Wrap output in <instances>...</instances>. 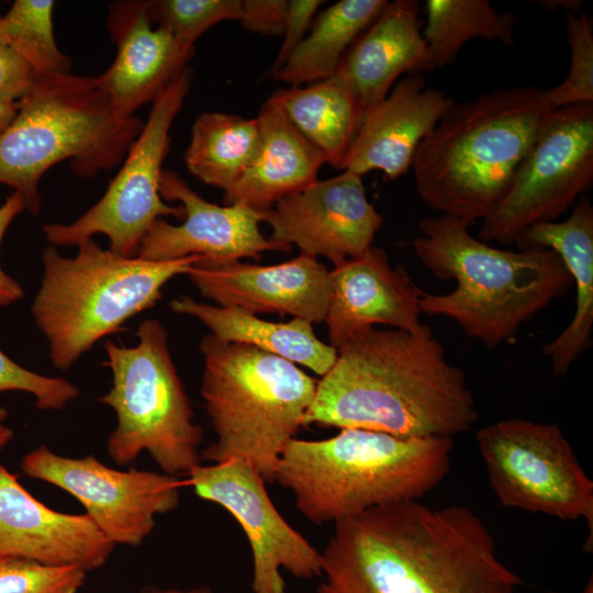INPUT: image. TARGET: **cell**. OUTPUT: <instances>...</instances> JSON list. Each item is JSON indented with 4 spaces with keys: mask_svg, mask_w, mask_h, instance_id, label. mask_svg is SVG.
<instances>
[{
    "mask_svg": "<svg viewBox=\"0 0 593 593\" xmlns=\"http://www.w3.org/2000/svg\"><path fill=\"white\" fill-rule=\"evenodd\" d=\"M321 558L313 593H514L524 583L472 510L419 500L335 523Z\"/></svg>",
    "mask_w": 593,
    "mask_h": 593,
    "instance_id": "6da1fadb",
    "label": "cell"
},
{
    "mask_svg": "<svg viewBox=\"0 0 593 593\" xmlns=\"http://www.w3.org/2000/svg\"><path fill=\"white\" fill-rule=\"evenodd\" d=\"M478 419L466 373L422 324L412 332L373 327L339 347L303 426L454 438Z\"/></svg>",
    "mask_w": 593,
    "mask_h": 593,
    "instance_id": "7a4b0ae2",
    "label": "cell"
},
{
    "mask_svg": "<svg viewBox=\"0 0 593 593\" xmlns=\"http://www.w3.org/2000/svg\"><path fill=\"white\" fill-rule=\"evenodd\" d=\"M555 110L547 89L536 86L499 89L455 103L413 155L421 200L469 226L483 221Z\"/></svg>",
    "mask_w": 593,
    "mask_h": 593,
    "instance_id": "3957f363",
    "label": "cell"
},
{
    "mask_svg": "<svg viewBox=\"0 0 593 593\" xmlns=\"http://www.w3.org/2000/svg\"><path fill=\"white\" fill-rule=\"evenodd\" d=\"M448 215L423 217L412 246L438 279L455 280L445 294L422 292L424 314L452 320L466 335L493 349L567 294L573 278L550 249L506 250L475 238Z\"/></svg>",
    "mask_w": 593,
    "mask_h": 593,
    "instance_id": "277c9868",
    "label": "cell"
},
{
    "mask_svg": "<svg viewBox=\"0 0 593 593\" xmlns=\"http://www.w3.org/2000/svg\"><path fill=\"white\" fill-rule=\"evenodd\" d=\"M454 439L403 438L345 428L325 439L293 438L275 471L310 522L337 523L369 508L419 500L449 473Z\"/></svg>",
    "mask_w": 593,
    "mask_h": 593,
    "instance_id": "5b68a950",
    "label": "cell"
},
{
    "mask_svg": "<svg viewBox=\"0 0 593 593\" xmlns=\"http://www.w3.org/2000/svg\"><path fill=\"white\" fill-rule=\"evenodd\" d=\"M143 125L135 115L121 118L113 111L97 77L42 76L0 134V183L13 188L35 215L42 205L40 181L49 168L70 160L82 178L112 169Z\"/></svg>",
    "mask_w": 593,
    "mask_h": 593,
    "instance_id": "8992f818",
    "label": "cell"
},
{
    "mask_svg": "<svg viewBox=\"0 0 593 593\" xmlns=\"http://www.w3.org/2000/svg\"><path fill=\"white\" fill-rule=\"evenodd\" d=\"M200 351L201 395L216 435L201 459H238L273 482L282 451L303 426L317 381L287 359L211 334L202 338Z\"/></svg>",
    "mask_w": 593,
    "mask_h": 593,
    "instance_id": "52a82bcc",
    "label": "cell"
},
{
    "mask_svg": "<svg viewBox=\"0 0 593 593\" xmlns=\"http://www.w3.org/2000/svg\"><path fill=\"white\" fill-rule=\"evenodd\" d=\"M75 257L53 245L43 251L44 275L31 311L49 346L54 368L69 369L102 338L120 332L138 313L153 307L164 286L187 275L202 256L153 261L125 257L80 243Z\"/></svg>",
    "mask_w": 593,
    "mask_h": 593,
    "instance_id": "ba28073f",
    "label": "cell"
},
{
    "mask_svg": "<svg viewBox=\"0 0 593 593\" xmlns=\"http://www.w3.org/2000/svg\"><path fill=\"white\" fill-rule=\"evenodd\" d=\"M138 343L126 347L104 342V365L112 385L99 401L116 415L107 452L119 466L133 462L146 451L161 472L186 477L201 465L203 430L172 361L168 334L153 318L137 328Z\"/></svg>",
    "mask_w": 593,
    "mask_h": 593,
    "instance_id": "9c48e42d",
    "label": "cell"
},
{
    "mask_svg": "<svg viewBox=\"0 0 593 593\" xmlns=\"http://www.w3.org/2000/svg\"><path fill=\"white\" fill-rule=\"evenodd\" d=\"M192 71L187 67L152 102L143 128L102 198L69 224L49 223L43 230L56 246H78L97 234L110 240V250L136 257L141 243L163 216L183 220L182 205L166 203L159 192L163 163L170 147V128L189 92Z\"/></svg>",
    "mask_w": 593,
    "mask_h": 593,
    "instance_id": "30bf717a",
    "label": "cell"
},
{
    "mask_svg": "<svg viewBox=\"0 0 593 593\" xmlns=\"http://www.w3.org/2000/svg\"><path fill=\"white\" fill-rule=\"evenodd\" d=\"M475 440L503 506L584 518L592 536L593 481L557 425L507 418L475 430Z\"/></svg>",
    "mask_w": 593,
    "mask_h": 593,
    "instance_id": "8fae6325",
    "label": "cell"
},
{
    "mask_svg": "<svg viewBox=\"0 0 593 593\" xmlns=\"http://www.w3.org/2000/svg\"><path fill=\"white\" fill-rule=\"evenodd\" d=\"M593 183V102L555 110L478 238L514 244L528 227L553 222Z\"/></svg>",
    "mask_w": 593,
    "mask_h": 593,
    "instance_id": "7c38bea8",
    "label": "cell"
},
{
    "mask_svg": "<svg viewBox=\"0 0 593 593\" xmlns=\"http://www.w3.org/2000/svg\"><path fill=\"white\" fill-rule=\"evenodd\" d=\"M23 473L72 495L86 515L115 546H139L155 528L156 517L180 503L184 481L164 472L118 470L93 455L60 456L46 445L27 452L20 465Z\"/></svg>",
    "mask_w": 593,
    "mask_h": 593,
    "instance_id": "4fadbf2b",
    "label": "cell"
},
{
    "mask_svg": "<svg viewBox=\"0 0 593 593\" xmlns=\"http://www.w3.org/2000/svg\"><path fill=\"white\" fill-rule=\"evenodd\" d=\"M184 478L199 497L222 506L244 530L251 552L253 593H286L281 570L301 580L321 577V551L282 517L266 481L247 462L201 463Z\"/></svg>",
    "mask_w": 593,
    "mask_h": 593,
    "instance_id": "5bb4252c",
    "label": "cell"
},
{
    "mask_svg": "<svg viewBox=\"0 0 593 593\" xmlns=\"http://www.w3.org/2000/svg\"><path fill=\"white\" fill-rule=\"evenodd\" d=\"M264 222L271 240L295 244L301 254L324 256L335 266L369 249L383 219L368 201L361 176L343 170L282 198Z\"/></svg>",
    "mask_w": 593,
    "mask_h": 593,
    "instance_id": "9a60e30c",
    "label": "cell"
},
{
    "mask_svg": "<svg viewBox=\"0 0 593 593\" xmlns=\"http://www.w3.org/2000/svg\"><path fill=\"white\" fill-rule=\"evenodd\" d=\"M163 200L178 201L184 209L179 225L163 219L145 234L137 257L163 261L187 256H202L214 264L259 259L267 250L289 253L292 246L266 238L259 223L265 212L240 204L217 205L204 200L174 170L163 169L159 182Z\"/></svg>",
    "mask_w": 593,
    "mask_h": 593,
    "instance_id": "2e32d148",
    "label": "cell"
},
{
    "mask_svg": "<svg viewBox=\"0 0 593 593\" xmlns=\"http://www.w3.org/2000/svg\"><path fill=\"white\" fill-rule=\"evenodd\" d=\"M187 275L200 293L219 306L253 314H289L321 323L331 301L329 270L303 254L270 266L239 260L214 264L202 258Z\"/></svg>",
    "mask_w": 593,
    "mask_h": 593,
    "instance_id": "e0dca14e",
    "label": "cell"
},
{
    "mask_svg": "<svg viewBox=\"0 0 593 593\" xmlns=\"http://www.w3.org/2000/svg\"><path fill=\"white\" fill-rule=\"evenodd\" d=\"M114 547L86 514L46 506L0 462V558L88 572L103 567Z\"/></svg>",
    "mask_w": 593,
    "mask_h": 593,
    "instance_id": "ac0fdd59",
    "label": "cell"
},
{
    "mask_svg": "<svg viewBox=\"0 0 593 593\" xmlns=\"http://www.w3.org/2000/svg\"><path fill=\"white\" fill-rule=\"evenodd\" d=\"M107 24L116 55L97 80L113 111L131 118L188 67L194 47L152 24L145 0L112 2Z\"/></svg>",
    "mask_w": 593,
    "mask_h": 593,
    "instance_id": "d6986e66",
    "label": "cell"
},
{
    "mask_svg": "<svg viewBox=\"0 0 593 593\" xmlns=\"http://www.w3.org/2000/svg\"><path fill=\"white\" fill-rule=\"evenodd\" d=\"M331 301L325 317L331 345L346 343L384 324L412 332L421 322L422 291L402 267L393 268L385 251L371 246L329 270Z\"/></svg>",
    "mask_w": 593,
    "mask_h": 593,
    "instance_id": "ffe728a7",
    "label": "cell"
},
{
    "mask_svg": "<svg viewBox=\"0 0 593 593\" xmlns=\"http://www.w3.org/2000/svg\"><path fill=\"white\" fill-rule=\"evenodd\" d=\"M455 103L444 91L426 88L422 75L405 77L362 115L337 168L361 177L380 170L398 179L411 169L418 144Z\"/></svg>",
    "mask_w": 593,
    "mask_h": 593,
    "instance_id": "44dd1931",
    "label": "cell"
},
{
    "mask_svg": "<svg viewBox=\"0 0 593 593\" xmlns=\"http://www.w3.org/2000/svg\"><path fill=\"white\" fill-rule=\"evenodd\" d=\"M418 12L415 0L388 2L344 55L334 76L349 90L362 115L389 94L402 74L433 69Z\"/></svg>",
    "mask_w": 593,
    "mask_h": 593,
    "instance_id": "7402d4cb",
    "label": "cell"
},
{
    "mask_svg": "<svg viewBox=\"0 0 593 593\" xmlns=\"http://www.w3.org/2000/svg\"><path fill=\"white\" fill-rule=\"evenodd\" d=\"M518 249L555 251L573 278L575 310L568 326L542 346L555 377L564 376L589 348L593 327V206L582 195L561 222H544L526 228L515 240Z\"/></svg>",
    "mask_w": 593,
    "mask_h": 593,
    "instance_id": "603a6c76",
    "label": "cell"
},
{
    "mask_svg": "<svg viewBox=\"0 0 593 593\" xmlns=\"http://www.w3.org/2000/svg\"><path fill=\"white\" fill-rule=\"evenodd\" d=\"M257 120L261 133L259 156L253 167L224 191L223 202L266 212L282 198L317 180L326 158L269 99L260 108Z\"/></svg>",
    "mask_w": 593,
    "mask_h": 593,
    "instance_id": "cb8c5ba5",
    "label": "cell"
},
{
    "mask_svg": "<svg viewBox=\"0 0 593 593\" xmlns=\"http://www.w3.org/2000/svg\"><path fill=\"white\" fill-rule=\"evenodd\" d=\"M177 314L199 320L223 343L253 346L325 376L337 358V349L314 334L312 323L302 318L271 322L239 307H224L180 296L169 303Z\"/></svg>",
    "mask_w": 593,
    "mask_h": 593,
    "instance_id": "d4e9b609",
    "label": "cell"
},
{
    "mask_svg": "<svg viewBox=\"0 0 593 593\" xmlns=\"http://www.w3.org/2000/svg\"><path fill=\"white\" fill-rule=\"evenodd\" d=\"M388 2L340 0L328 5L315 18L310 33L295 46L284 64L272 71V76L291 87L333 77L348 48Z\"/></svg>",
    "mask_w": 593,
    "mask_h": 593,
    "instance_id": "484cf974",
    "label": "cell"
},
{
    "mask_svg": "<svg viewBox=\"0 0 593 593\" xmlns=\"http://www.w3.org/2000/svg\"><path fill=\"white\" fill-rule=\"evenodd\" d=\"M294 127L337 168L361 120V111L335 76L276 90L269 98Z\"/></svg>",
    "mask_w": 593,
    "mask_h": 593,
    "instance_id": "4316f807",
    "label": "cell"
},
{
    "mask_svg": "<svg viewBox=\"0 0 593 593\" xmlns=\"http://www.w3.org/2000/svg\"><path fill=\"white\" fill-rule=\"evenodd\" d=\"M260 146L257 118L205 112L192 125L184 161L202 182L226 191L253 167Z\"/></svg>",
    "mask_w": 593,
    "mask_h": 593,
    "instance_id": "83f0119b",
    "label": "cell"
},
{
    "mask_svg": "<svg viewBox=\"0 0 593 593\" xmlns=\"http://www.w3.org/2000/svg\"><path fill=\"white\" fill-rule=\"evenodd\" d=\"M426 42L432 68L454 63L462 46L471 40L514 44L516 18L497 12L488 0H427Z\"/></svg>",
    "mask_w": 593,
    "mask_h": 593,
    "instance_id": "f1b7e54d",
    "label": "cell"
},
{
    "mask_svg": "<svg viewBox=\"0 0 593 593\" xmlns=\"http://www.w3.org/2000/svg\"><path fill=\"white\" fill-rule=\"evenodd\" d=\"M52 0H16L0 16V43L22 56L37 76L70 74L71 61L58 48Z\"/></svg>",
    "mask_w": 593,
    "mask_h": 593,
    "instance_id": "f546056e",
    "label": "cell"
},
{
    "mask_svg": "<svg viewBox=\"0 0 593 593\" xmlns=\"http://www.w3.org/2000/svg\"><path fill=\"white\" fill-rule=\"evenodd\" d=\"M145 4L152 24L191 47L213 25L239 21L242 14V0H146Z\"/></svg>",
    "mask_w": 593,
    "mask_h": 593,
    "instance_id": "4dcf8cb0",
    "label": "cell"
},
{
    "mask_svg": "<svg viewBox=\"0 0 593 593\" xmlns=\"http://www.w3.org/2000/svg\"><path fill=\"white\" fill-rule=\"evenodd\" d=\"M571 61L567 77L547 89L555 109L593 102V20L591 14L566 13Z\"/></svg>",
    "mask_w": 593,
    "mask_h": 593,
    "instance_id": "1f68e13d",
    "label": "cell"
},
{
    "mask_svg": "<svg viewBox=\"0 0 593 593\" xmlns=\"http://www.w3.org/2000/svg\"><path fill=\"white\" fill-rule=\"evenodd\" d=\"M86 573L75 567L0 558V593H78Z\"/></svg>",
    "mask_w": 593,
    "mask_h": 593,
    "instance_id": "d6a6232c",
    "label": "cell"
},
{
    "mask_svg": "<svg viewBox=\"0 0 593 593\" xmlns=\"http://www.w3.org/2000/svg\"><path fill=\"white\" fill-rule=\"evenodd\" d=\"M22 391L33 394L42 411H59L80 394L78 388L63 378L33 372L9 358L0 349V393Z\"/></svg>",
    "mask_w": 593,
    "mask_h": 593,
    "instance_id": "836d02e7",
    "label": "cell"
},
{
    "mask_svg": "<svg viewBox=\"0 0 593 593\" xmlns=\"http://www.w3.org/2000/svg\"><path fill=\"white\" fill-rule=\"evenodd\" d=\"M38 78L22 56L0 43V101H20Z\"/></svg>",
    "mask_w": 593,
    "mask_h": 593,
    "instance_id": "e575fe53",
    "label": "cell"
},
{
    "mask_svg": "<svg viewBox=\"0 0 593 593\" xmlns=\"http://www.w3.org/2000/svg\"><path fill=\"white\" fill-rule=\"evenodd\" d=\"M322 3H324L322 0H288L283 41L273 63L272 71L284 64L291 52L304 38Z\"/></svg>",
    "mask_w": 593,
    "mask_h": 593,
    "instance_id": "d590c367",
    "label": "cell"
},
{
    "mask_svg": "<svg viewBox=\"0 0 593 593\" xmlns=\"http://www.w3.org/2000/svg\"><path fill=\"white\" fill-rule=\"evenodd\" d=\"M288 0H242L240 25L266 35H282Z\"/></svg>",
    "mask_w": 593,
    "mask_h": 593,
    "instance_id": "8d00e7d4",
    "label": "cell"
},
{
    "mask_svg": "<svg viewBox=\"0 0 593 593\" xmlns=\"http://www.w3.org/2000/svg\"><path fill=\"white\" fill-rule=\"evenodd\" d=\"M24 210L23 198L14 191L0 205V245L10 223ZM23 296L24 290L21 284L9 276L0 265V306L11 305Z\"/></svg>",
    "mask_w": 593,
    "mask_h": 593,
    "instance_id": "74e56055",
    "label": "cell"
},
{
    "mask_svg": "<svg viewBox=\"0 0 593 593\" xmlns=\"http://www.w3.org/2000/svg\"><path fill=\"white\" fill-rule=\"evenodd\" d=\"M19 111V101H0V134L11 124Z\"/></svg>",
    "mask_w": 593,
    "mask_h": 593,
    "instance_id": "f35d334b",
    "label": "cell"
},
{
    "mask_svg": "<svg viewBox=\"0 0 593 593\" xmlns=\"http://www.w3.org/2000/svg\"><path fill=\"white\" fill-rule=\"evenodd\" d=\"M141 593H213V591L209 585H198L188 589L159 588L154 585L143 589Z\"/></svg>",
    "mask_w": 593,
    "mask_h": 593,
    "instance_id": "ab89813d",
    "label": "cell"
},
{
    "mask_svg": "<svg viewBox=\"0 0 593 593\" xmlns=\"http://www.w3.org/2000/svg\"><path fill=\"white\" fill-rule=\"evenodd\" d=\"M7 417V409L0 406V449L7 446L14 436L13 429L4 424Z\"/></svg>",
    "mask_w": 593,
    "mask_h": 593,
    "instance_id": "60d3db41",
    "label": "cell"
},
{
    "mask_svg": "<svg viewBox=\"0 0 593 593\" xmlns=\"http://www.w3.org/2000/svg\"><path fill=\"white\" fill-rule=\"evenodd\" d=\"M546 9L553 10L557 8H563L567 10V13H577L579 8L582 5L581 1H541L539 2Z\"/></svg>",
    "mask_w": 593,
    "mask_h": 593,
    "instance_id": "b9f144b4",
    "label": "cell"
}]
</instances>
